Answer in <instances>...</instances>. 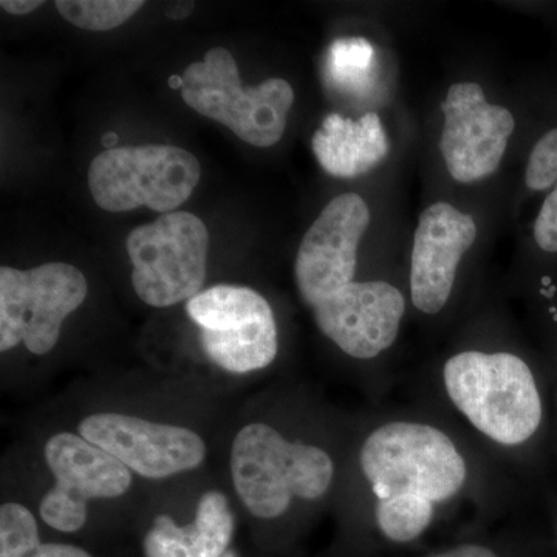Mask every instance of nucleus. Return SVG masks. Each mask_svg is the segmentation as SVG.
Listing matches in <instances>:
<instances>
[{"mask_svg":"<svg viewBox=\"0 0 557 557\" xmlns=\"http://www.w3.org/2000/svg\"><path fill=\"white\" fill-rule=\"evenodd\" d=\"M230 465L237 496L258 519L281 518L293 497L318 500L335 474L324 449L288 442L263 423L247 424L237 432Z\"/></svg>","mask_w":557,"mask_h":557,"instance_id":"nucleus-1","label":"nucleus"},{"mask_svg":"<svg viewBox=\"0 0 557 557\" xmlns=\"http://www.w3.org/2000/svg\"><path fill=\"white\" fill-rule=\"evenodd\" d=\"M443 379L450 401L494 442L520 445L537 431L541 395L527 362L516 355L463 351L446 362Z\"/></svg>","mask_w":557,"mask_h":557,"instance_id":"nucleus-2","label":"nucleus"},{"mask_svg":"<svg viewBox=\"0 0 557 557\" xmlns=\"http://www.w3.org/2000/svg\"><path fill=\"white\" fill-rule=\"evenodd\" d=\"M361 469L379 500L403 494L434 502L456 496L467 480V463L453 440L428 424H384L361 449Z\"/></svg>","mask_w":557,"mask_h":557,"instance_id":"nucleus-3","label":"nucleus"},{"mask_svg":"<svg viewBox=\"0 0 557 557\" xmlns=\"http://www.w3.org/2000/svg\"><path fill=\"white\" fill-rule=\"evenodd\" d=\"M183 101L200 115L223 124L256 148L281 141L295 91L287 81L271 78L242 87L239 67L228 50L215 47L183 73Z\"/></svg>","mask_w":557,"mask_h":557,"instance_id":"nucleus-4","label":"nucleus"},{"mask_svg":"<svg viewBox=\"0 0 557 557\" xmlns=\"http://www.w3.org/2000/svg\"><path fill=\"white\" fill-rule=\"evenodd\" d=\"M199 160L170 145L127 146L104 150L89 170V188L98 207L109 212L146 207L170 214L199 185Z\"/></svg>","mask_w":557,"mask_h":557,"instance_id":"nucleus-5","label":"nucleus"},{"mask_svg":"<svg viewBox=\"0 0 557 557\" xmlns=\"http://www.w3.org/2000/svg\"><path fill=\"white\" fill-rule=\"evenodd\" d=\"M209 234L200 218L180 211L138 226L126 242L132 285L156 309L188 302L207 278Z\"/></svg>","mask_w":557,"mask_h":557,"instance_id":"nucleus-6","label":"nucleus"},{"mask_svg":"<svg viewBox=\"0 0 557 557\" xmlns=\"http://www.w3.org/2000/svg\"><path fill=\"white\" fill-rule=\"evenodd\" d=\"M87 278L76 267L53 262L32 270L0 269V350L24 344L47 355L60 341L62 324L83 306Z\"/></svg>","mask_w":557,"mask_h":557,"instance_id":"nucleus-7","label":"nucleus"},{"mask_svg":"<svg viewBox=\"0 0 557 557\" xmlns=\"http://www.w3.org/2000/svg\"><path fill=\"white\" fill-rule=\"evenodd\" d=\"M186 311L200 329L205 354L225 372H258L276 358V319L256 289L215 285L189 299Z\"/></svg>","mask_w":557,"mask_h":557,"instance_id":"nucleus-8","label":"nucleus"},{"mask_svg":"<svg viewBox=\"0 0 557 557\" xmlns=\"http://www.w3.org/2000/svg\"><path fill=\"white\" fill-rule=\"evenodd\" d=\"M79 435L146 479H168L203 463L207 445L188 428L153 423L124 413L84 418Z\"/></svg>","mask_w":557,"mask_h":557,"instance_id":"nucleus-9","label":"nucleus"},{"mask_svg":"<svg viewBox=\"0 0 557 557\" xmlns=\"http://www.w3.org/2000/svg\"><path fill=\"white\" fill-rule=\"evenodd\" d=\"M443 159L450 177L474 183L494 174L515 131V116L502 106L490 104L478 83L450 86L442 102Z\"/></svg>","mask_w":557,"mask_h":557,"instance_id":"nucleus-10","label":"nucleus"},{"mask_svg":"<svg viewBox=\"0 0 557 557\" xmlns=\"http://www.w3.org/2000/svg\"><path fill=\"white\" fill-rule=\"evenodd\" d=\"M369 223L368 203L358 194H341L322 209L295 263L296 284L310 307L354 282L358 245Z\"/></svg>","mask_w":557,"mask_h":557,"instance_id":"nucleus-11","label":"nucleus"},{"mask_svg":"<svg viewBox=\"0 0 557 557\" xmlns=\"http://www.w3.org/2000/svg\"><path fill=\"white\" fill-rule=\"evenodd\" d=\"M319 329L350 357H379L397 339L405 317L401 292L387 282H351L313 307Z\"/></svg>","mask_w":557,"mask_h":557,"instance_id":"nucleus-12","label":"nucleus"},{"mask_svg":"<svg viewBox=\"0 0 557 557\" xmlns=\"http://www.w3.org/2000/svg\"><path fill=\"white\" fill-rule=\"evenodd\" d=\"M478 237L474 219L438 201L421 212L410 267L413 306L426 314L443 310L453 293L458 263Z\"/></svg>","mask_w":557,"mask_h":557,"instance_id":"nucleus-13","label":"nucleus"},{"mask_svg":"<svg viewBox=\"0 0 557 557\" xmlns=\"http://www.w3.org/2000/svg\"><path fill=\"white\" fill-rule=\"evenodd\" d=\"M44 456L54 475V487L79 504L124 496L132 485L129 468L72 432L50 437Z\"/></svg>","mask_w":557,"mask_h":557,"instance_id":"nucleus-14","label":"nucleus"},{"mask_svg":"<svg viewBox=\"0 0 557 557\" xmlns=\"http://www.w3.org/2000/svg\"><path fill=\"white\" fill-rule=\"evenodd\" d=\"M234 528L228 498L220 491H208L188 525H178L166 515L153 519L143 537V553L145 557H223L231 549Z\"/></svg>","mask_w":557,"mask_h":557,"instance_id":"nucleus-15","label":"nucleus"},{"mask_svg":"<svg viewBox=\"0 0 557 557\" xmlns=\"http://www.w3.org/2000/svg\"><path fill=\"white\" fill-rule=\"evenodd\" d=\"M313 152L327 174L355 178L372 171L386 159L388 139L376 113H366L358 121L338 113L325 116L313 135Z\"/></svg>","mask_w":557,"mask_h":557,"instance_id":"nucleus-16","label":"nucleus"},{"mask_svg":"<svg viewBox=\"0 0 557 557\" xmlns=\"http://www.w3.org/2000/svg\"><path fill=\"white\" fill-rule=\"evenodd\" d=\"M0 557L94 556L76 545L40 541L38 522L30 509L10 502L0 508Z\"/></svg>","mask_w":557,"mask_h":557,"instance_id":"nucleus-17","label":"nucleus"},{"mask_svg":"<svg viewBox=\"0 0 557 557\" xmlns=\"http://www.w3.org/2000/svg\"><path fill=\"white\" fill-rule=\"evenodd\" d=\"M528 188L544 190L556 185L545 199L534 225V239L547 252H557V129L539 139L525 172Z\"/></svg>","mask_w":557,"mask_h":557,"instance_id":"nucleus-18","label":"nucleus"},{"mask_svg":"<svg viewBox=\"0 0 557 557\" xmlns=\"http://www.w3.org/2000/svg\"><path fill=\"white\" fill-rule=\"evenodd\" d=\"M434 504L428 498L403 494L379 500L376 522L381 533L398 544L413 541L432 520Z\"/></svg>","mask_w":557,"mask_h":557,"instance_id":"nucleus-19","label":"nucleus"},{"mask_svg":"<svg viewBox=\"0 0 557 557\" xmlns=\"http://www.w3.org/2000/svg\"><path fill=\"white\" fill-rule=\"evenodd\" d=\"M145 2L141 0H58L62 17L75 27L109 32L131 20Z\"/></svg>","mask_w":557,"mask_h":557,"instance_id":"nucleus-20","label":"nucleus"},{"mask_svg":"<svg viewBox=\"0 0 557 557\" xmlns=\"http://www.w3.org/2000/svg\"><path fill=\"white\" fill-rule=\"evenodd\" d=\"M375 60V49L364 38L335 40L329 49V75L339 87L364 86Z\"/></svg>","mask_w":557,"mask_h":557,"instance_id":"nucleus-21","label":"nucleus"},{"mask_svg":"<svg viewBox=\"0 0 557 557\" xmlns=\"http://www.w3.org/2000/svg\"><path fill=\"white\" fill-rule=\"evenodd\" d=\"M39 515L40 519L53 530L72 534L83 530L86 525L89 508L53 486L49 493L44 494L39 505Z\"/></svg>","mask_w":557,"mask_h":557,"instance_id":"nucleus-22","label":"nucleus"},{"mask_svg":"<svg viewBox=\"0 0 557 557\" xmlns=\"http://www.w3.org/2000/svg\"><path fill=\"white\" fill-rule=\"evenodd\" d=\"M42 5V0H2L0 7L14 16H24Z\"/></svg>","mask_w":557,"mask_h":557,"instance_id":"nucleus-23","label":"nucleus"},{"mask_svg":"<svg viewBox=\"0 0 557 557\" xmlns=\"http://www.w3.org/2000/svg\"><path fill=\"white\" fill-rule=\"evenodd\" d=\"M431 557H497L496 553L480 545H461V547L449 549Z\"/></svg>","mask_w":557,"mask_h":557,"instance_id":"nucleus-24","label":"nucleus"},{"mask_svg":"<svg viewBox=\"0 0 557 557\" xmlns=\"http://www.w3.org/2000/svg\"><path fill=\"white\" fill-rule=\"evenodd\" d=\"M101 141L106 150L115 149L116 145H119L120 137L115 132H108V134L102 135Z\"/></svg>","mask_w":557,"mask_h":557,"instance_id":"nucleus-25","label":"nucleus"},{"mask_svg":"<svg viewBox=\"0 0 557 557\" xmlns=\"http://www.w3.org/2000/svg\"><path fill=\"white\" fill-rule=\"evenodd\" d=\"M168 86L174 90H182L183 87V78L178 75H172L170 79H168Z\"/></svg>","mask_w":557,"mask_h":557,"instance_id":"nucleus-26","label":"nucleus"},{"mask_svg":"<svg viewBox=\"0 0 557 557\" xmlns=\"http://www.w3.org/2000/svg\"><path fill=\"white\" fill-rule=\"evenodd\" d=\"M223 557H239V555H237V553L234 552V549H230V552L226 553V555Z\"/></svg>","mask_w":557,"mask_h":557,"instance_id":"nucleus-27","label":"nucleus"}]
</instances>
